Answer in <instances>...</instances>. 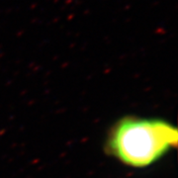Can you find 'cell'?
<instances>
[{
  "instance_id": "obj_1",
  "label": "cell",
  "mask_w": 178,
  "mask_h": 178,
  "mask_svg": "<svg viewBox=\"0 0 178 178\" xmlns=\"http://www.w3.org/2000/svg\"><path fill=\"white\" fill-rule=\"evenodd\" d=\"M177 142L176 127L165 119L126 116L108 131L105 150L123 165L142 169L162 159Z\"/></svg>"
}]
</instances>
